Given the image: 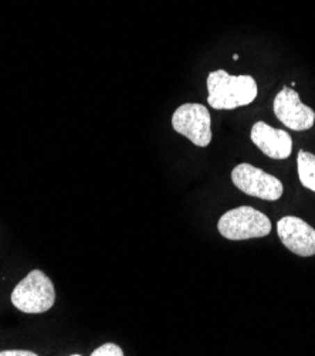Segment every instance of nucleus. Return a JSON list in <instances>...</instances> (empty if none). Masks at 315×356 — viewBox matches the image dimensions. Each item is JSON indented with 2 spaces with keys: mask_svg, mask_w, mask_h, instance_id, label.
Segmentation results:
<instances>
[{
  "mask_svg": "<svg viewBox=\"0 0 315 356\" xmlns=\"http://www.w3.org/2000/svg\"><path fill=\"white\" fill-rule=\"evenodd\" d=\"M207 102L215 110H234L249 105L257 97V83L250 76H230L225 70L207 76Z\"/></svg>",
  "mask_w": 315,
  "mask_h": 356,
  "instance_id": "1",
  "label": "nucleus"
},
{
  "mask_svg": "<svg viewBox=\"0 0 315 356\" xmlns=\"http://www.w3.org/2000/svg\"><path fill=\"white\" fill-rule=\"evenodd\" d=\"M10 300L24 314L47 312L56 302L53 281L43 271L33 270L15 287Z\"/></svg>",
  "mask_w": 315,
  "mask_h": 356,
  "instance_id": "2",
  "label": "nucleus"
},
{
  "mask_svg": "<svg viewBox=\"0 0 315 356\" xmlns=\"http://www.w3.org/2000/svg\"><path fill=\"white\" fill-rule=\"evenodd\" d=\"M219 233L227 240H249L271 233V222L252 206H241L226 211L218 223Z\"/></svg>",
  "mask_w": 315,
  "mask_h": 356,
  "instance_id": "3",
  "label": "nucleus"
},
{
  "mask_svg": "<svg viewBox=\"0 0 315 356\" xmlns=\"http://www.w3.org/2000/svg\"><path fill=\"white\" fill-rule=\"evenodd\" d=\"M172 128L196 147L204 148L212 140V118L202 104H184L172 115Z\"/></svg>",
  "mask_w": 315,
  "mask_h": 356,
  "instance_id": "4",
  "label": "nucleus"
},
{
  "mask_svg": "<svg viewBox=\"0 0 315 356\" xmlns=\"http://www.w3.org/2000/svg\"><path fill=\"white\" fill-rule=\"evenodd\" d=\"M232 181L237 189L249 196L274 202L283 196L284 186L275 176L250 165L240 163L232 172Z\"/></svg>",
  "mask_w": 315,
  "mask_h": 356,
  "instance_id": "5",
  "label": "nucleus"
},
{
  "mask_svg": "<svg viewBox=\"0 0 315 356\" xmlns=\"http://www.w3.org/2000/svg\"><path fill=\"white\" fill-rule=\"evenodd\" d=\"M273 110L275 117L290 129L307 131L314 127L315 113L301 102L296 90L284 87L280 91L274 98Z\"/></svg>",
  "mask_w": 315,
  "mask_h": 356,
  "instance_id": "6",
  "label": "nucleus"
},
{
  "mask_svg": "<svg viewBox=\"0 0 315 356\" xmlns=\"http://www.w3.org/2000/svg\"><path fill=\"white\" fill-rule=\"evenodd\" d=\"M277 233L289 250L300 257L315 256V229L296 216H286L277 223Z\"/></svg>",
  "mask_w": 315,
  "mask_h": 356,
  "instance_id": "7",
  "label": "nucleus"
},
{
  "mask_svg": "<svg viewBox=\"0 0 315 356\" xmlns=\"http://www.w3.org/2000/svg\"><path fill=\"white\" fill-rule=\"evenodd\" d=\"M250 138L253 144L271 159H287L293 151V139L289 132L275 129L259 121L253 125Z\"/></svg>",
  "mask_w": 315,
  "mask_h": 356,
  "instance_id": "8",
  "label": "nucleus"
},
{
  "mask_svg": "<svg viewBox=\"0 0 315 356\" xmlns=\"http://www.w3.org/2000/svg\"><path fill=\"white\" fill-rule=\"evenodd\" d=\"M297 165L301 185L315 192V155L304 149L300 151L297 156Z\"/></svg>",
  "mask_w": 315,
  "mask_h": 356,
  "instance_id": "9",
  "label": "nucleus"
},
{
  "mask_svg": "<svg viewBox=\"0 0 315 356\" xmlns=\"http://www.w3.org/2000/svg\"><path fill=\"white\" fill-rule=\"evenodd\" d=\"M91 356H124V350L118 345H115L113 342H108V343H105V345L97 348L91 353Z\"/></svg>",
  "mask_w": 315,
  "mask_h": 356,
  "instance_id": "10",
  "label": "nucleus"
},
{
  "mask_svg": "<svg viewBox=\"0 0 315 356\" xmlns=\"http://www.w3.org/2000/svg\"><path fill=\"white\" fill-rule=\"evenodd\" d=\"M0 356H38V353L30 350L13 349V350H0Z\"/></svg>",
  "mask_w": 315,
  "mask_h": 356,
  "instance_id": "11",
  "label": "nucleus"
},
{
  "mask_svg": "<svg viewBox=\"0 0 315 356\" xmlns=\"http://www.w3.org/2000/svg\"><path fill=\"white\" fill-rule=\"evenodd\" d=\"M233 60L237 61V60H239V54H234V56H233Z\"/></svg>",
  "mask_w": 315,
  "mask_h": 356,
  "instance_id": "12",
  "label": "nucleus"
}]
</instances>
